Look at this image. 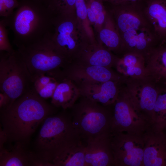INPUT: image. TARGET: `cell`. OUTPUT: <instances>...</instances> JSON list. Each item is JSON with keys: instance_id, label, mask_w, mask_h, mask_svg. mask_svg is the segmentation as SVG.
Listing matches in <instances>:
<instances>
[{"instance_id": "1", "label": "cell", "mask_w": 166, "mask_h": 166, "mask_svg": "<svg viewBox=\"0 0 166 166\" xmlns=\"http://www.w3.org/2000/svg\"><path fill=\"white\" fill-rule=\"evenodd\" d=\"M56 108L41 97L32 86L8 109L0 112L2 129L7 141L24 144L40 123L53 114Z\"/></svg>"}, {"instance_id": "2", "label": "cell", "mask_w": 166, "mask_h": 166, "mask_svg": "<svg viewBox=\"0 0 166 166\" xmlns=\"http://www.w3.org/2000/svg\"><path fill=\"white\" fill-rule=\"evenodd\" d=\"M142 3L110 4L109 13L121 37L122 50L145 56L160 43L143 11Z\"/></svg>"}, {"instance_id": "3", "label": "cell", "mask_w": 166, "mask_h": 166, "mask_svg": "<svg viewBox=\"0 0 166 166\" xmlns=\"http://www.w3.org/2000/svg\"><path fill=\"white\" fill-rule=\"evenodd\" d=\"M19 1V6L13 14L3 18L13 33V42L17 48L34 43L52 32L53 16L40 2L34 0Z\"/></svg>"}, {"instance_id": "4", "label": "cell", "mask_w": 166, "mask_h": 166, "mask_svg": "<svg viewBox=\"0 0 166 166\" xmlns=\"http://www.w3.org/2000/svg\"><path fill=\"white\" fill-rule=\"evenodd\" d=\"M51 32L39 40L18 48L32 78L46 74L57 77L71 61L55 44Z\"/></svg>"}, {"instance_id": "5", "label": "cell", "mask_w": 166, "mask_h": 166, "mask_svg": "<svg viewBox=\"0 0 166 166\" xmlns=\"http://www.w3.org/2000/svg\"><path fill=\"white\" fill-rule=\"evenodd\" d=\"M43 122L36 141L37 155L42 160L49 163L53 154L61 148L82 142L73 126L71 115H52Z\"/></svg>"}, {"instance_id": "6", "label": "cell", "mask_w": 166, "mask_h": 166, "mask_svg": "<svg viewBox=\"0 0 166 166\" xmlns=\"http://www.w3.org/2000/svg\"><path fill=\"white\" fill-rule=\"evenodd\" d=\"M71 108L73 126L86 141L110 135L112 111L105 106L81 96Z\"/></svg>"}, {"instance_id": "7", "label": "cell", "mask_w": 166, "mask_h": 166, "mask_svg": "<svg viewBox=\"0 0 166 166\" xmlns=\"http://www.w3.org/2000/svg\"><path fill=\"white\" fill-rule=\"evenodd\" d=\"M32 86V77L18 51L0 52V92L9 97L11 105Z\"/></svg>"}, {"instance_id": "8", "label": "cell", "mask_w": 166, "mask_h": 166, "mask_svg": "<svg viewBox=\"0 0 166 166\" xmlns=\"http://www.w3.org/2000/svg\"><path fill=\"white\" fill-rule=\"evenodd\" d=\"M113 104L110 135L121 132L143 134L153 126L152 120L139 109L129 96L119 92Z\"/></svg>"}, {"instance_id": "9", "label": "cell", "mask_w": 166, "mask_h": 166, "mask_svg": "<svg viewBox=\"0 0 166 166\" xmlns=\"http://www.w3.org/2000/svg\"><path fill=\"white\" fill-rule=\"evenodd\" d=\"M114 165L143 166V134L121 132L110 135Z\"/></svg>"}, {"instance_id": "10", "label": "cell", "mask_w": 166, "mask_h": 166, "mask_svg": "<svg viewBox=\"0 0 166 166\" xmlns=\"http://www.w3.org/2000/svg\"><path fill=\"white\" fill-rule=\"evenodd\" d=\"M74 13L62 14L53 16L52 38L59 49L71 61L75 60L87 43L76 38L77 22Z\"/></svg>"}, {"instance_id": "11", "label": "cell", "mask_w": 166, "mask_h": 166, "mask_svg": "<svg viewBox=\"0 0 166 166\" xmlns=\"http://www.w3.org/2000/svg\"><path fill=\"white\" fill-rule=\"evenodd\" d=\"M61 76L73 81L76 84L84 82H105L118 81L109 68L98 66L84 65L74 61L68 65L61 72Z\"/></svg>"}, {"instance_id": "12", "label": "cell", "mask_w": 166, "mask_h": 166, "mask_svg": "<svg viewBox=\"0 0 166 166\" xmlns=\"http://www.w3.org/2000/svg\"><path fill=\"white\" fill-rule=\"evenodd\" d=\"M144 166H166V135L152 126L143 134Z\"/></svg>"}, {"instance_id": "13", "label": "cell", "mask_w": 166, "mask_h": 166, "mask_svg": "<svg viewBox=\"0 0 166 166\" xmlns=\"http://www.w3.org/2000/svg\"><path fill=\"white\" fill-rule=\"evenodd\" d=\"M118 81L110 80L105 82H84L76 84L80 96L86 97L105 106L113 104L119 91Z\"/></svg>"}, {"instance_id": "14", "label": "cell", "mask_w": 166, "mask_h": 166, "mask_svg": "<svg viewBox=\"0 0 166 166\" xmlns=\"http://www.w3.org/2000/svg\"><path fill=\"white\" fill-rule=\"evenodd\" d=\"M85 143V166L114 165L110 135L89 140Z\"/></svg>"}, {"instance_id": "15", "label": "cell", "mask_w": 166, "mask_h": 166, "mask_svg": "<svg viewBox=\"0 0 166 166\" xmlns=\"http://www.w3.org/2000/svg\"><path fill=\"white\" fill-rule=\"evenodd\" d=\"M142 8L159 43L166 42V0H145Z\"/></svg>"}, {"instance_id": "16", "label": "cell", "mask_w": 166, "mask_h": 166, "mask_svg": "<svg viewBox=\"0 0 166 166\" xmlns=\"http://www.w3.org/2000/svg\"><path fill=\"white\" fill-rule=\"evenodd\" d=\"M117 58L110 51L101 44L92 43L85 45L77 57L73 61L84 65L109 68L115 64Z\"/></svg>"}, {"instance_id": "17", "label": "cell", "mask_w": 166, "mask_h": 166, "mask_svg": "<svg viewBox=\"0 0 166 166\" xmlns=\"http://www.w3.org/2000/svg\"><path fill=\"white\" fill-rule=\"evenodd\" d=\"M80 96L77 84L68 78L63 77L58 84L51 98V104L64 110L71 109Z\"/></svg>"}, {"instance_id": "18", "label": "cell", "mask_w": 166, "mask_h": 166, "mask_svg": "<svg viewBox=\"0 0 166 166\" xmlns=\"http://www.w3.org/2000/svg\"><path fill=\"white\" fill-rule=\"evenodd\" d=\"M85 146L82 142L68 145L53 156L49 163L52 166H85Z\"/></svg>"}, {"instance_id": "19", "label": "cell", "mask_w": 166, "mask_h": 166, "mask_svg": "<svg viewBox=\"0 0 166 166\" xmlns=\"http://www.w3.org/2000/svg\"><path fill=\"white\" fill-rule=\"evenodd\" d=\"M23 145L16 143L11 149H0V166H33L36 155L25 150Z\"/></svg>"}, {"instance_id": "20", "label": "cell", "mask_w": 166, "mask_h": 166, "mask_svg": "<svg viewBox=\"0 0 166 166\" xmlns=\"http://www.w3.org/2000/svg\"><path fill=\"white\" fill-rule=\"evenodd\" d=\"M160 88L144 85L136 88L129 96L139 109L152 120L153 110Z\"/></svg>"}, {"instance_id": "21", "label": "cell", "mask_w": 166, "mask_h": 166, "mask_svg": "<svg viewBox=\"0 0 166 166\" xmlns=\"http://www.w3.org/2000/svg\"><path fill=\"white\" fill-rule=\"evenodd\" d=\"M121 59L117 58L115 63L118 70L125 75L137 77L143 74V65L145 56L133 52H126Z\"/></svg>"}, {"instance_id": "22", "label": "cell", "mask_w": 166, "mask_h": 166, "mask_svg": "<svg viewBox=\"0 0 166 166\" xmlns=\"http://www.w3.org/2000/svg\"><path fill=\"white\" fill-rule=\"evenodd\" d=\"M146 59L153 65L157 80L166 84V42L160 43L150 50Z\"/></svg>"}, {"instance_id": "23", "label": "cell", "mask_w": 166, "mask_h": 166, "mask_svg": "<svg viewBox=\"0 0 166 166\" xmlns=\"http://www.w3.org/2000/svg\"><path fill=\"white\" fill-rule=\"evenodd\" d=\"M99 37L101 45L109 51L122 50L121 40L114 21L109 13Z\"/></svg>"}, {"instance_id": "24", "label": "cell", "mask_w": 166, "mask_h": 166, "mask_svg": "<svg viewBox=\"0 0 166 166\" xmlns=\"http://www.w3.org/2000/svg\"><path fill=\"white\" fill-rule=\"evenodd\" d=\"M153 126L161 131L166 129V85L160 88L153 110Z\"/></svg>"}, {"instance_id": "25", "label": "cell", "mask_w": 166, "mask_h": 166, "mask_svg": "<svg viewBox=\"0 0 166 166\" xmlns=\"http://www.w3.org/2000/svg\"><path fill=\"white\" fill-rule=\"evenodd\" d=\"M76 0H50L47 8L53 16L75 13Z\"/></svg>"}, {"instance_id": "26", "label": "cell", "mask_w": 166, "mask_h": 166, "mask_svg": "<svg viewBox=\"0 0 166 166\" xmlns=\"http://www.w3.org/2000/svg\"><path fill=\"white\" fill-rule=\"evenodd\" d=\"M86 5L90 9L95 20V24L103 26L107 14L102 0H85Z\"/></svg>"}, {"instance_id": "27", "label": "cell", "mask_w": 166, "mask_h": 166, "mask_svg": "<svg viewBox=\"0 0 166 166\" xmlns=\"http://www.w3.org/2000/svg\"><path fill=\"white\" fill-rule=\"evenodd\" d=\"M7 28L4 19L2 18L0 21V52L12 53L15 50L10 42Z\"/></svg>"}, {"instance_id": "28", "label": "cell", "mask_w": 166, "mask_h": 166, "mask_svg": "<svg viewBox=\"0 0 166 166\" xmlns=\"http://www.w3.org/2000/svg\"><path fill=\"white\" fill-rule=\"evenodd\" d=\"M18 0H0V16L7 18L11 16L18 6Z\"/></svg>"}, {"instance_id": "29", "label": "cell", "mask_w": 166, "mask_h": 166, "mask_svg": "<svg viewBox=\"0 0 166 166\" xmlns=\"http://www.w3.org/2000/svg\"><path fill=\"white\" fill-rule=\"evenodd\" d=\"M60 80L56 78H54L37 93L41 97L44 99L51 98Z\"/></svg>"}, {"instance_id": "30", "label": "cell", "mask_w": 166, "mask_h": 166, "mask_svg": "<svg viewBox=\"0 0 166 166\" xmlns=\"http://www.w3.org/2000/svg\"><path fill=\"white\" fill-rule=\"evenodd\" d=\"M75 9L78 18L84 20L87 18V8L85 0H76Z\"/></svg>"}, {"instance_id": "31", "label": "cell", "mask_w": 166, "mask_h": 166, "mask_svg": "<svg viewBox=\"0 0 166 166\" xmlns=\"http://www.w3.org/2000/svg\"><path fill=\"white\" fill-rule=\"evenodd\" d=\"M11 103L9 97L5 93H0V112L8 109L11 106Z\"/></svg>"}, {"instance_id": "32", "label": "cell", "mask_w": 166, "mask_h": 166, "mask_svg": "<svg viewBox=\"0 0 166 166\" xmlns=\"http://www.w3.org/2000/svg\"><path fill=\"white\" fill-rule=\"evenodd\" d=\"M112 5H119L132 3H142L145 0H102Z\"/></svg>"}, {"instance_id": "33", "label": "cell", "mask_w": 166, "mask_h": 166, "mask_svg": "<svg viewBox=\"0 0 166 166\" xmlns=\"http://www.w3.org/2000/svg\"><path fill=\"white\" fill-rule=\"evenodd\" d=\"M39 2H40L45 6L47 7L48 6L50 0H34Z\"/></svg>"}]
</instances>
